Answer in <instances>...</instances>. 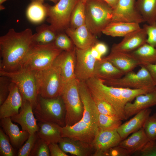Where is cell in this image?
<instances>
[{
  "label": "cell",
  "instance_id": "44dd1931",
  "mask_svg": "<svg viewBox=\"0 0 156 156\" xmlns=\"http://www.w3.org/2000/svg\"><path fill=\"white\" fill-rule=\"evenodd\" d=\"M104 58L125 74L140 65L139 61L131 53L111 51L108 55Z\"/></svg>",
  "mask_w": 156,
  "mask_h": 156
},
{
  "label": "cell",
  "instance_id": "f35d334b",
  "mask_svg": "<svg viewBox=\"0 0 156 156\" xmlns=\"http://www.w3.org/2000/svg\"><path fill=\"white\" fill-rule=\"evenodd\" d=\"M143 127L150 141L156 140V113L149 116L146 120Z\"/></svg>",
  "mask_w": 156,
  "mask_h": 156
},
{
  "label": "cell",
  "instance_id": "f6af8a7d",
  "mask_svg": "<svg viewBox=\"0 0 156 156\" xmlns=\"http://www.w3.org/2000/svg\"><path fill=\"white\" fill-rule=\"evenodd\" d=\"M51 156H68L61 148L57 143H52L48 145Z\"/></svg>",
  "mask_w": 156,
  "mask_h": 156
},
{
  "label": "cell",
  "instance_id": "8d00e7d4",
  "mask_svg": "<svg viewBox=\"0 0 156 156\" xmlns=\"http://www.w3.org/2000/svg\"><path fill=\"white\" fill-rule=\"evenodd\" d=\"M92 96L99 113L119 118L114 109L110 104L103 99Z\"/></svg>",
  "mask_w": 156,
  "mask_h": 156
},
{
  "label": "cell",
  "instance_id": "6da1fadb",
  "mask_svg": "<svg viewBox=\"0 0 156 156\" xmlns=\"http://www.w3.org/2000/svg\"><path fill=\"white\" fill-rule=\"evenodd\" d=\"M31 29L19 32L13 28L0 37V70L14 71L21 68L25 58L32 46Z\"/></svg>",
  "mask_w": 156,
  "mask_h": 156
},
{
  "label": "cell",
  "instance_id": "8992f818",
  "mask_svg": "<svg viewBox=\"0 0 156 156\" xmlns=\"http://www.w3.org/2000/svg\"><path fill=\"white\" fill-rule=\"evenodd\" d=\"M33 112L39 122H52L62 127L65 125L66 110L60 96L47 98L38 95L37 103Z\"/></svg>",
  "mask_w": 156,
  "mask_h": 156
},
{
  "label": "cell",
  "instance_id": "681fc988",
  "mask_svg": "<svg viewBox=\"0 0 156 156\" xmlns=\"http://www.w3.org/2000/svg\"><path fill=\"white\" fill-rule=\"evenodd\" d=\"M104 1L109 5L113 9L116 6L118 0H101Z\"/></svg>",
  "mask_w": 156,
  "mask_h": 156
},
{
  "label": "cell",
  "instance_id": "8fae6325",
  "mask_svg": "<svg viewBox=\"0 0 156 156\" xmlns=\"http://www.w3.org/2000/svg\"><path fill=\"white\" fill-rule=\"evenodd\" d=\"M136 73L132 71L124 76L116 78L103 80L108 86L132 89H140L155 87L154 83L149 72L144 66Z\"/></svg>",
  "mask_w": 156,
  "mask_h": 156
},
{
  "label": "cell",
  "instance_id": "f1b7e54d",
  "mask_svg": "<svg viewBox=\"0 0 156 156\" xmlns=\"http://www.w3.org/2000/svg\"><path fill=\"white\" fill-rule=\"evenodd\" d=\"M135 5L145 22L151 24L156 21V0H136Z\"/></svg>",
  "mask_w": 156,
  "mask_h": 156
},
{
  "label": "cell",
  "instance_id": "ac0fdd59",
  "mask_svg": "<svg viewBox=\"0 0 156 156\" xmlns=\"http://www.w3.org/2000/svg\"><path fill=\"white\" fill-rule=\"evenodd\" d=\"M147 36L144 28L131 32L119 42L114 44L111 51L131 53L146 43Z\"/></svg>",
  "mask_w": 156,
  "mask_h": 156
},
{
  "label": "cell",
  "instance_id": "74e56055",
  "mask_svg": "<svg viewBox=\"0 0 156 156\" xmlns=\"http://www.w3.org/2000/svg\"><path fill=\"white\" fill-rule=\"evenodd\" d=\"M49 156L50 155L48 144L43 139L37 136L30 156Z\"/></svg>",
  "mask_w": 156,
  "mask_h": 156
},
{
  "label": "cell",
  "instance_id": "5b68a950",
  "mask_svg": "<svg viewBox=\"0 0 156 156\" xmlns=\"http://www.w3.org/2000/svg\"><path fill=\"white\" fill-rule=\"evenodd\" d=\"M62 51L53 42L44 44L33 43L21 68L38 71L48 68L52 65L56 58Z\"/></svg>",
  "mask_w": 156,
  "mask_h": 156
},
{
  "label": "cell",
  "instance_id": "e575fe53",
  "mask_svg": "<svg viewBox=\"0 0 156 156\" xmlns=\"http://www.w3.org/2000/svg\"><path fill=\"white\" fill-rule=\"evenodd\" d=\"M8 136L2 128L0 129V156H14L16 155L14 149L10 143Z\"/></svg>",
  "mask_w": 156,
  "mask_h": 156
},
{
  "label": "cell",
  "instance_id": "7402d4cb",
  "mask_svg": "<svg viewBox=\"0 0 156 156\" xmlns=\"http://www.w3.org/2000/svg\"><path fill=\"white\" fill-rule=\"evenodd\" d=\"M10 118L1 119L0 125L9 137L13 146L20 148L28 138L29 134L27 131L20 130L18 126L13 123Z\"/></svg>",
  "mask_w": 156,
  "mask_h": 156
},
{
  "label": "cell",
  "instance_id": "bcb514c9",
  "mask_svg": "<svg viewBox=\"0 0 156 156\" xmlns=\"http://www.w3.org/2000/svg\"><path fill=\"white\" fill-rule=\"evenodd\" d=\"M144 66L146 68L149 72L155 86H156V63L148 64Z\"/></svg>",
  "mask_w": 156,
  "mask_h": 156
},
{
  "label": "cell",
  "instance_id": "7dc6e473",
  "mask_svg": "<svg viewBox=\"0 0 156 156\" xmlns=\"http://www.w3.org/2000/svg\"><path fill=\"white\" fill-rule=\"evenodd\" d=\"M94 46L102 56L105 55L107 52V47L104 43L98 42Z\"/></svg>",
  "mask_w": 156,
  "mask_h": 156
},
{
  "label": "cell",
  "instance_id": "9c48e42d",
  "mask_svg": "<svg viewBox=\"0 0 156 156\" xmlns=\"http://www.w3.org/2000/svg\"><path fill=\"white\" fill-rule=\"evenodd\" d=\"M35 71L38 95L45 98L60 96L63 88L60 71L52 65L47 68Z\"/></svg>",
  "mask_w": 156,
  "mask_h": 156
},
{
  "label": "cell",
  "instance_id": "4dcf8cb0",
  "mask_svg": "<svg viewBox=\"0 0 156 156\" xmlns=\"http://www.w3.org/2000/svg\"><path fill=\"white\" fill-rule=\"evenodd\" d=\"M131 53L139 61L140 66L156 63V48L146 43Z\"/></svg>",
  "mask_w": 156,
  "mask_h": 156
},
{
  "label": "cell",
  "instance_id": "d4e9b609",
  "mask_svg": "<svg viewBox=\"0 0 156 156\" xmlns=\"http://www.w3.org/2000/svg\"><path fill=\"white\" fill-rule=\"evenodd\" d=\"M38 130L36 132L38 137L44 140L49 145L52 143H58L62 137V127L54 123L39 122Z\"/></svg>",
  "mask_w": 156,
  "mask_h": 156
},
{
  "label": "cell",
  "instance_id": "d6986e66",
  "mask_svg": "<svg viewBox=\"0 0 156 156\" xmlns=\"http://www.w3.org/2000/svg\"><path fill=\"white\" fill-rule=\"evenodd\" d=\"M76 48L85 49L94 45L98 41L95 35L85 24L75 29L69 27L65 31Z\"/></svg>",
  "mask_w": 156,
  "mask_h": 156
},
{
  "label": "cell",
  "instance_id": "2e32d148",
  "mask_svg": "<svg viewBox=\"0 0 156 156\" xmlns=\"http://www.w3.org/2000/svg\"><path fill=\"white\" fill-rule=\"evenodd\" d=\"M23 103V98L18 87L11 81L9 94L4 102L0 105V119L10 118L18 114Z\"/></svg>",
  "mask_w": 156,
  "mask_h": 156
},
{
  "label": "cell",
  "instance_id": "d590c367",
  "mask_svg": "<svg viewBox=\"0 0 156 156\" xmlns=\"http://www.w3.org/2000/svg\"><path fill=\"white\" fill-rule=\"evenodd\" d=\"M53 42L57 47L63 51H71L75 47L70 38L64 31L57 33Z\"/></svg>",
  "mask_w": 156,
  "mask_h": 156
},
{
  "label": "cell",
  "instance_id": "603a6c76",
  "mask_svg": "<svg viewBox=\"0 0 156 156\" xmlns=\"http://www.w3.org/2000/svg\"><path fill=\"white\" fill-rule=\"evenodd\" d=\"M65 153L77 156H92L93 150L90 144L79 140L67 137H62L58 143Z\"/></svg>",
  "mask_w": 156,
  "mask_h": 156
},
{
  "label": "cell",
  "instance_id": "7a4b0ae2",
  "mask_svg": "<svg viewBox=\"0 0 156 156\" xmlns=\"http://www.w3.org/2000/svg\"><path fill=\"white\" fill-rule=\"evenodd\" d=\"M79 91L84 108L83 116L73 125L62 127V137L79 140L91 145L99 130V113L85 82L80 81Z\"/></svg>",
  "mask_w": 156,
  "mask_h": 156
},
{
  "label": "cell",
  "instance_id": "277c9868",
  "mask_svg": "<svg viewBox=\"0 0 156 156\" xmlns=\"http://www.w3.org/2000/svg\"><path fill=\"white\" fill-rule=\"evenodd\" d=\"M113 9L101 0H88L85 3V25L95 35L112 22Z\"/></svg>",
  "mask_w": 156,
  "mask_h": 156
},
{
  "label": "cell",
  "instance_id": "f907efd6",
  "mask_svg": "<svg viewBox=\"0 0 156 156\" xmlns=\"http://www.w3.org/2000/svg\"><path fill=\"white\" fill-rule=\"evenodd\" d=\"M45 0H49L53 2L55 4L57 3L60 0H30L31 2L35 1L41 3H44V1Z\"/></svg>",
  "mask_w": 156,
  "mask_h": 156
},
{
  "label": "cell",
  "instance_id": "ee69618b",
  "mask_svg": "<svg viewBox=\"0 0 156 156\" xmlns=\"http://www.w3.org/2000/svg\"><path fill=\"white\" fill-rule=\"evenodd\" d=\"M131 154L128 150L118 145L110 148L106 153L105 156H128Z\"/></svg>",
  "mask_w": 156,
  "mask_h": 156
},
{
  "label": "cell",
  "instance_id": "4316f807",
  "mask_svg": "<svg viewBox=\"0 0 156 156\" xmlns=\"http://www.w3.org/2000/svg\"><path fill=\"white\" fill-rule=\"evenodd\" d=\"M125 73L117 68L111 62L102 58L96 62L94 77L105 80L121 77Z\"/></svg>",
  "mask_w": 156,
  "mask_h": 156
},
{
  "label": "cell",
  "instance_id": "db71d44e",
  "mask_svg": "<svg viewBox=\"0 0 156 156\" xmlns=\"http://www.w3.org/2000/svg\"><path fill=\"white\" fill-rule=\"evenodd\" d=\"M76 0L77 1H81L86 3L88 0Z\"/></svg>",
  "mask_w": 156,
  "mask_h": 156
},
{
  "label": "cell",
  "instance_id": "ffe728a7",
  "mask_svg": "<svg viewBox=\"0 0 156 156\" xmlns=\"http://www.w3.org/2000/svg\"><path fill=\"white\" fill-rule=\"evenodd\" d=\"M133 102L125 105L124 111L127 119L141 111L156 105V90L137 96Z\"/></svg>",
  "mask_w": 156,
  "mask_h": 156
},
{
  "label": "cell",
  "instance_id": "484cf974",
  "mask_svg": "<svg viewBox=\"0 0 156 156\" xmlns=\"http://www.w3.org/2000/svg\"><path fill=\"white\" fill-rule=\"evenodd\" d=\"M143 127L126 139L122 140L118 145L129 151L131 154L142 149L149 141Z\"/></svg>",
  "mask_w": 156,
  "mask_h": 156
},
{
  "label": "cell",
  "instance_id": "cb8c5ba5",
  "mask_svg": "<svg viewBox=\"0 0 156 156\" xmlns=\"http://www.w3.org/2000/svg\"><path fill=\"white\" fill-rule=\"evenodd\" d=\"M151 112V109L149 108L143 109L129 120L121 124L117 129V131L122 140L143 127Z\"/></svg>",
  "mask_w": 156,
  "mask_h": 156
},
{
  "label": "cell",
  "instance_id": "52a82bcc",
  "mask_svg": "<svg viewBox=\"0 0 156 156\" xmlns=\"http://www.w3.org/2000/svg\"><path fill=\"white\" fill-rule=\"evenodd\" d=\"M80 81L75 78L63 87L60 94L66 110L65 126H71L81 118L84 108L79 91Z\"/></svg>",
  "mask_w": 156,
  "mask_h": 156
},
{
  "label": "cell",
  "instance_id": "c3c4849f",
  "mask_svg": "<svg viewBox=\"0 0 156 156\" xmlns=\"http://www.w3.org/2000/svg\"><path fill=\"white\" fill-rule=\"evenodd\" d=\"M91 52L93 56L97 61H100L102 60V56L95 48L94 45L91 47Z\"/></svg>",
  "mask_w": 156,
  "mask_h": 156
},
{
  "label": "cell",
  "instance_id": "836d02e7",
  "mask_svg": "<svg viewBox=\"0 0 156 156\" xmlns=\"http://www.w3.org/2000/svg\"><path fill=\"white\" fill-rule=\"evenodd\" d=\"M121 121L117 117L99 113L98 122L99 129H117L121 124Z\"/></svg>",
  "mask_w": 156,
  "mask_h": 156
},
{
  "label": "cell",
  "instance_id": "e0dca14e",
  "mask_svg": "<svg viewBox=\"0 0 156 156\" xmlns=\"http://www.w3.org/2000/svg\"><path fill=\"white\" fill-rule=\"evenodd\" d=\"M33 109L28 101L23 100L22 106L19 113L11 117L12 121L16 122L21 126L22 129L30 134L35 133L38 129L37 120L34 115Z\"/></svg>",
  "mask_w": 156,
  "mask_h": 156
},
{
  "label": "cell",
  "instance_id": "3957f363",
  "mask_svg": "<svg viewBox=\"0 0 156 156\" xmlns=\"http://www.w3.org/2000/svg\"><path fill=\"white\" fill-rule=\"evenodd\" d=\"M93 96L103 99L110 104L122 120L127 119L125 107L138 95L151 92L155 86L140 89L115 87L105 84L103 80L93 77L85 82Z\"/></svg>",
  "mask_w": 156,
  "mask_h": 156
},
{
  "label": "cell",
  "instance_id": "b9f144b4",
  "mask_svg": "<svg viewBox=\"0 0 156 156\" xmlns=\"http://www.w3.org/2000/svg\"><path fill=\"white\" fill-rule=\"evenodd\" d=\"M11 82L7 77L3 76L0 77V105L5 101L9 92V86Z\"/></svg>",
  "mask_w": 156,
  "mask_h": 156
},
{
  "label": "cell",
  "instance_id": "5bb4252c",
  "mask_svg": "<svg viewBox=\"0 0 156 156\" xmlns=\"http://www.w3.org/2000/svg\"><path fill=\"white\" fill-rule=\"evenodd\" d=\"M136 0H118L113 9L112 22H123L140 24L145 22L135 7Z\"/></svg>",
  "mask_w": 156,
  "mask_h": 156
},
{
  "label": "cell",
  "instance_id": "30bf717a",
  "mask_svg": "<svg viewBox=\"0 0 156 156\" xmlns=\"http://www.w3.org/2000/svg\"><path fill=\"white\" fill-rule=\"evenodd\" d=\"M78 1L60 0L54 5L44 3L47 12V22L57 33L70 27L72 11Z\"/></svg>",
  "mask_w": 156,
  "mask_h": 156
},
{
  "label": "cell",
  "instance_id": "7c38bea8",
  "mask_svg": "<svg viewBox=\"0 0 156 156\" xmlns=\"http://www.w3.org/2000/svg\"><path fill=\"white\" fill-rule=\"evenodd\" d=\"M122 140L117 129H99L91 144L93 150L92 156H105L108 150L118 146Z\"/></svg>",
  "mask_w": 156,
  "mask_h": 156
},
{
  "label": "cell",
  "instance_id": "60d3db41",
  "mask_svg": "<svg viewBox=\"0 0 156 156\" xmlns=\"http://www.w3.org/2000/svg\"><path fill=\"white\" fill-rule=\"evenodd\" d=\"M147 36L146 43L156 48V21L143 25Z\"/></svg>",
  "mask_w": 156,
  "mask_h": 156
},
{
  "label": "cell",
  "instance_id": "1f68e13d",
  "mask_svg": "<svg viewBox=\"0 0 156 156\" xmlns=\"http://www.w3.org/2000/svg\"><path fill=\"white\" fill-rule=\"evenodd\" d=\"M44 3L32 1L28 5L26 11V16L31 23L40 24L47 17L46 8Z\"/></svg>",
  "mask_w": 156,
  "mask_h": 156
},
{
  "label": "cell",
  "instance_id": "f5cc1de1",
  "mask_svg": "<svg viewBox=\"0 0 156 156\" xmlns=\"http://www.w3.org/2000/svg\"><path fill=\"white\" fill-rule=\"evenodd\" d=\"M7 0H0V5H2L3 3Z\"/></svg>",
  "mask_w": 156,
  "mask_h": 156
},
{
  "label": "cell",
  "instance_id": "4fadbf2b",
  "mask_svg": "<svg viewBox=\"0 0 156 156\" xmlns=\"http://www.w3.org/2000/svg\"><path fill=\"white\" fill-rule=\"evenodd\" d=\"M91 47L85 49L76 47L75 77L80 81L85 82L94 76V66L97 60L91 54Z\"/></svg>",
  "mask_w": 156,
  "mask_h": 156
},
{
  "label": "cell",
  "instance_id": "f546056e",
  "mask_svg": "<svg viewBox=\"0 0 156 156\" xmlns=\"http://www.w3.org/2000/svg\"><path fill=\"white\" fill-rule=\"evenodd\" d=\"M36 32L32 36L33 44H44L53 42L55 39L57 33L50 25L43 24L36 28Z\"/></svg>",
  "mask_w": 156,
  "mask_h": 156
},
{
  "label": "cell",
  "instance_id": "11a10c76",
  "mask_svg": "<svg viewBox=\"0 0 156 156\" xmlns=\"http://www.w3.org/2000/svg\"><path fill=\"white\" fill-rule=\"evenodd\" d=\"M155 89H156V87H155Z\"/></svg>",
  "mask_w": 156,
  "mask_h": 156
},
{
  "label": "cell",
  "instance_id": "9a60e30c",
  "mask_svg": "<svg viewBox=\"0 0 156 156\" xmlns=\"http://www.w3.org/2000/svg\"><path fill=\"white\" fill-rule=\"evenodd\" d=\"M76 61L75 47L71 51H63L53 62L52 65L57 68L60 71L63 87L67 82L75 78Z\"/></svg>",
  "mask_w": 156,
  "mask_h": 156
},
{
  "label": "cell",
  "instance_id": "83f0119b",
  "mask_svg": "<svg viewBox=\"0 0 156 156\" xmlns=\"http://www.w3.org/2000/svg\"><path fill=\"white\" fill-rule=\"evenodd\" d=\"M141 28L140 24L123 22H112L102 33L112 37H124L129 34Z\"/></svg>",
  "mask_w": 156,
  "mask_h": 156
},
{
  "label": "cell",
  "instance_id": "7bdbcfd3",
  "mask_svg": "<svg viewBox=\"0 0 156 156\" xmlns=\"http://www.w3.org/2000/svg\"><path fill=\"white\" fill-rule=\"evenodd\" d=\"M138 152L141 156H156V143L155 141H149Z\"/></svg>",
  "mask_w": 156,
  "mask_h": 156
},
{
  "label": "cell",
  "instance_id": "ba28073f",
  "mask_svg": "<svg viewBox=\"0 0 156 156\" xmlns=\"http://www.w3.org/2000/svg\"><path fill=\"white\" fill-rule=\"evenodd\" d=\"M0 75L8 77L17 86L23 99L29 102L34 109L37 105L38 96L35 71L23 68L12 72L0 70Z\"/></svg>",
  "mask_w": 156,
  "mask_h": 156
},
{
  "label": "cell",
  "instance_id": "ab89813d",
  "mask_svg": "<svg viewBox=\"0 0 156 156\" xmlns=\"http://www.w3.org/2000/svg\"><path fill=\"white\" fill-rule=\"evenodd\" d=\"M37 138L36 133L29 134L25 143L19 148L17 155L18 156H30L31 152Z\"/></svg>",
  "mask_w": 156,
  "mask_h": 156
},
{
  "label": "cell",
  "instance_id": "d6a6232c",
  "mask_svg": "<svg viewBox=\"0 0 156 156\" xmlns=\"http://www.w3.org/2000/svg\"><path fill=\"white\" fill-rule=\"evenodd\" d=\"M85 3L78 1L70 16V27L75 29L85 24Z\"/></svg>",
  "mask_w": 156,
  "mask_h": 156
},
{
  "label": "cell",
  "instance_id": "816d5d0a",
  "mask_svg": "<svg viewBox=\"0 0 156 156\" xmlns=\"http://www.w3.org/2000/svg\"><path fill=\"white\" fill-rule=\"evenodd\" d=\"M5 9V7L2 5H0V10H2Z\"/></svg>",
  "mask_w": 156,
  "mask_h": 156
}]
</instances>
